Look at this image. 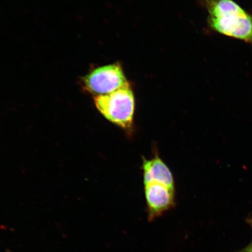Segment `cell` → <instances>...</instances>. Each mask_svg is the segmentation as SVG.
Segmentation results:
<instances>
[{
    "mask_svg": "<svg viewBox=\"0 0 252 252\" xmlns=\"http://www.w3.org/2000/svg\"><path fill=\"white\" fill-rule=\"evenodd\" d=\"M237 252H252V241L251 244L247 246V247L242 249L241 250Z\"/></svg>",
    "mask_w": 252,
    "mask_h": 252,
    "instance_id": "8992f818",
    "label": "cell"
},
{
    "mask_svg": "<svg viewBox=\"0 0 252 252\" xmlns=\"http://www.w3.org/2000/svg\"><path fill=\"white\" fill-rule=\"evenodd\" d=\"M148 220L153 221L172 209L175 204L174 189L157 183L145 185Z\"/></svg>",
    "mask_w": 252,
    "mask_h": 252,
    "instance_id": "277c9868",
    "label": "cell"
},
{
    "mask_svg": "<svg viewBox=\"0 0 252 252\" xmlns=\"http://www.w3.org/2000/svg\"><path fill=\"white\" fill-rule=\"evenodd\" d=\"M128 83L118 63L94 69L83 80L84 89L96 96L114 92Z\"/></svg>",
    "mask_w": 252,
    "mask_h": 252,
    "instance_id": "3957f363",
    "label": "cell"
},
{
    "mask_svg": "<svg viewBox=\"0 0 252 252\" xmlns=\"http://www.w3.org/2000/svg\"><path fill=\"white\" fill-rule=\"evenodd\" d=\"M248 221L249 223H250L252 226V216L251 217L250 219H249Z\"/></svg>",
    "mask_w": 252,
    "mask_h": 252,
    "instance_id": "52a82bcc",
    "label": "cell"
},
{
    "mask_svg": "<svg viewBox=\"0 0 252 252\" xmlns=\"http://www.w3.org/2000/svg\"><path fill=\"white\" fill-rule=\"evenodd\" d=\"M94 103L101 114L124 130L130 131L133 125L135 97L128 83L111 93L95 97Z\"/></svg>",
    "mask_w": 252,
    "mask_h": 252,
    "instance_id": "7a4b0ae2",
    "label": "cell"
},
{
    "mask_svg": "<svg viewBox=\"0 0 252 252\" xmlns=\"http://www.w3.org/2000/svg\"><path fill=\"white\" fill-rule=\"evenodd\" d=\"M214 31L252 44V15L234 0H201Z\"/></svg>",
    "mask_w": 252,
    "mask_h": 252,
    "instance_id": "6da1fadb",
    "label": "cell"
},
{
    "mask_svg": "<svg viewBox=\"0 0 252 252\" xmlns=\"http://www.w3.org/2000/svg\"><path fill=\"white\" fill-rule=\"evenodd\" d=\"M143 170L145 185L157 183L174 189L172 172L158 157L150 160L144 159Z\"/></svg>",
    "mask_w": 252,
    "mask_h": 252,
    "instance_id": "5b68a950",
    "label": "cell"
}]
</instances>
